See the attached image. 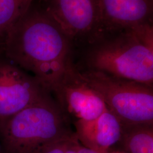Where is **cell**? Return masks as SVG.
<instances>
[{"label":"cell","instance_id":"1","mask_svg":"<svg viewBox=\"0 0 153 153\" xmlns=\"http://www.w3.org/2000/svg\"><path fill=\"white\" fill-rule=\"evenodd\" d=\"M1 50L49 93L73 60L70 39L42 7L33 6L6 33Z\"/></svg>","mask_w":153,"mask_h":153},{"label":"cell","instance_id":"2","mask_svg":"<svg viewBox=\"0 0 153 153\" xmlns=\"http://www.w3.org/2000/svg\"><path fill=\"white\" fill-rule=\"evenodd\" d=\"M79 70L100 71L153 87V27L145 24L104 36L85 47Z\"/></svg>","mask_w":153,"mask_h":153},{"label":"cell","instance_id":"3","mask_svg":"<svg viewBox=\"0 0 153 153\" xmlns=\"http://www.w3.org/2000/svg\"><path fill=\"white\" fill-rule=\"evenodd\" d=\"M71 123L51 95L0 121L4 153H35L52 142L72 136Z\"/></svg>","mask_w":153,"mask_h":153},{"label":"cell","instance_id":"4","mask_svg":"<svg viewBox=\"0 0 153 153\" xmlns=\"http://www.w3.org/2000/svg\"><path fill=\"white\" fill-rule=\"evenodd\" d=\"M78 70L123 126L153 125V87L100 71Z\"/></svg>","mask_w":153,"mask_h":153},{"label":"cell","instance_id":"5","mask_svg":"<svg viewBox=\"0 0 153 153\" xmlns=\"http://www.w3.org/2000/svg\"><path fill=\"white\" fill-rule=\"evenodd\" d=\"M74 46L85 47L101 38L98 0H44L42 7Z\"/></svg>","mask_w":153,"mask_h":153},{"label":"cell","instance_id":"6","mask_svg":"<svg viewBox=\"0 0 153 153\" xmlns=\"http://www.w3.org/2000/svg\"><path fill=\"white\" fill-rule=\"evenodd\" d=\"M62 114L71 123L98 117L107 107L82 76L71 60L51 92Z\"/></svg>","mask_w":153,"mask_h":153},{"label":"cell","instance_id":"7","mask_svg":"<svg viewBox=\"0 0 153 153\" xmlns=\"http://www.w3.org/2000/svg\"><path fill=\"white\" fill-rule=\"evenodd\" d=\"M49 95L34 76L5 55L0 57V121Z\"/></svg>","mask_w":153,"mask_h":153},{"label":"cell","instance_id":"8","mask_svg":"<svg viewBox=\"0 0 153 153\" xmlns=\"http://www.w3.org/2000/svg\"><path fill=\"white\" fill-rule=\"evenodd\" d=\"M98 2L100 39L126 29L152 24L153 0H98Z\"/></svg>","mask_w":153,"mask_h":153},{"label":"cell","instance_id":"9","mask_svg":"<svg viewBox=\"0 0 153 153\" xmlns=\"http://www.w3.org/2000/svg\"><path fill=\"white\" fill-rule=\"evenodd\" d=\"M73 124L82 146L98 153L119 150L123 125L107 108L94 119L76 121Z\"/></svg>","mask_w":153,"mask_h":153},{"label":"cell","instance_id":"10","mask_svg":"<svg viewBox=\"0 0 153 153\" xmlns=\"http://www.w3.org/2000/svg\"><path fill=\"white\" fill-rule=\"evenodd\" d=\"M119 150L127 153H153V125L123 126Z\"/></svg>","mask_w":153,"mask_h":153},{"label":"cell","instance_id":"11","mask_svg":"<svg viewBox=\"0 0 153 153\" xmlns=\"http://www.w3.org/2000/svg\"><path fill=\"white\" fill-rule=\"evenodd\" d=\"M33 0H0V37L19 21L33 6Z\"/></svg>","mask_w":153,"mask_h":153},{"label":"cell","instance_id":"12","mask_svg":"<svg viewBox=\"0 0 153 153\" xmlns=\"http://www.w3.org/2000/svg\"><path fill=\"white\" fill-rule=\"evenodd\" d=\"M75 133L70 137H66L52 142L39 149L35 153H65L68 143Z\"/></svg>","mask_w":153,"mask_h":153},{"label":"cell","instance_id":"13","mask_svg":"<svg viewBox=\"0 0 153 153\" xmlns=\"http://www.w3.org/2000/svg\"><path fill=\"white\" fill-rule=\"evenodd\" d=\"M79 144V142L75 133L68 143L65 153H77V149Z\"/></svg>","mask_w":153,"mask_h":153},{"label":"cell","instance_id":"14","mask_svg":"<svg viewBox=\"0 0 153 153\" xmlns=\"http://www.w3.org/2000/svg\"><path fill=\"white\" fill-rule=\"evenodd\" d=\"M77 153H98L95 151H94L91 149H90L88 148H86L79 143L78 149H77Z\"/></svg>","mask_w":153,"mask_h":153},{"label":"cell","instance_id":"15","mask_svg":"<svg viewBox=\"0 0 153 153\" xmlns=\"http://www.w3.org/2000/svg\"><path fill=\"white\" fill-rule=\"evenodd\" d=\"M108 153H127L124 151H123V150H114V151H112L111 152H109Z\"/></svg>","mask_w":153,"mask_h":153},{"label":"cell","instance_id":"16","mask_svg":"<svg viewBox=\"0 0 153 153\" xmlns=\"http://www.w3.org/2000/svg\"><path fill=\"white\" fill-rule=\"evenodd\" d=\"M3 42H4V39H2L0 37V49H2Z\"/></svg>","mask_w":153,"mask_h":153},{"label":"cell","instance_id":"17","mask_svg":"<svg viewBox=\"0 0 153 153\" xmlns=\"http://www.w3.org/2000/svg\"><path fill=\"white\" fill-rule=\"evenodd\" d=\"M0 153H4L3 149H2V146H1V142H0Z\"/></svg>","mask_w":153,"mask_h":153}]
</instances>
